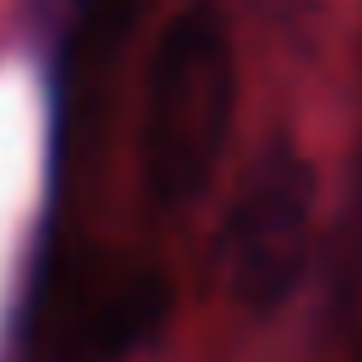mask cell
<instances>
[{"label": "cell", "instance_id": "cell-1", "mask_svg": "<svg viewBox=\"0 0 362 362\" xmlns=\"http://www.w3.org/2000/svg\"><path fill=\"white\" fill-rule=\"evenodd\" d=\"M237 75L228 28L209 5H191L163 28L144 79L139 168L158 209H186L214 181L228 149Z\"/></svg>", "mask_w": 362, "mask_h": 362}, {"label": "cell", "instance_id": "cell-2", "mask_svg": "<svg viewBox=\"0 0 362 362\" xmlns=\"http://www.w3.org/2000/svg\"><path fill=\"white\" fill-rule=\"evenodd\" d=\"M168 316L153 265L107 246H75L42 274L37 339L47 362H126Z\"/></svg>", "mask_w": 362, "mask_h": 362}, {"label": "cell", "instance_id": "cell-3", "mask_svg": "<svg viewBox=\"0 0 362 362\" xmlns=\"http://www.w3.org/2000/svg\"><path fill=\"white\" fill-rule=\"evenodd\" d=\"M316 186L298 153L269 149L251 163L228 214V279L246 307H274L298 288L311 251Z\"/></svg>", "mask_w": 362, "mask_h": 362}]
</instances>
